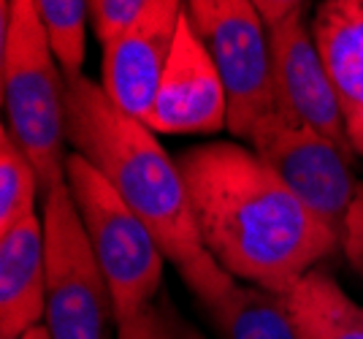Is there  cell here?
Returning <instances> with one entry per match:
<instances>
[{
  "label": "cell",
  "mask_w": 363,
  "mask_h": 339,
  "mask_svg": "<svg viewBox=\"0 0 363 339\" xmlns=\"http://www.w3.org/2000/svg\"><path fill=\"white\" fill-rule=\"evenodd\" d=\"M203 247L242 282L285 293L339 245L255 150L212 141L179 155Z\"/></svg>",
  "instance_id": "obj_1"
},
{
  "label": "cell",
  "mask_w": 363,
  "mask_h": 339,
  "mask_svg": "<svg viewBox=\"0 0 363 339\" xmlns=\"http://www.w3.org/2000/svg\"><path fill=\"white\" fill-rule=\"evenodd\" d=\"M65 111L74 150L90 160L120 199L150 226L160 250L179 269L198 301L223 291L233 274H228L203 247L179 163L168 157L155 130L122 111L106 90L84 74L68 79Z\"/></svg>",
  "instance_id": "obj_2"
},
{
  "label": "cell",
  "mask_w": 363,
  "mask_h": 339,
  "mask_svg": "<svg viewBox=\"0 0 363 339\" xmlns=\"http://www.w3.org/2000/svg\"><path fill=\"white\" fill-rule=\"evenodd\" d=\"M0 79L6 128L33 160L44 199L52 187L68 182V79L33 0H11L9 22L0 28Z\"/></svg>",
  "instance_id": "obj_3"
},
{
  "label": "cell",
  "mask_w": 363,
  "mask_h": 339,
  "mask_svg": "<svg viewBox=\"0 0 363 339\" xmlns=\"http://www.w3.org/2000/svg\"><path fill=\"white\" fill-rule=\"evenodd\" d=\"M65 174L92 252L108 279L117 323L130 321L155 301L166 252L160 250L150 226L120 199V193L90 160L71 152Z\"/></svg>",
  "instance_id": "obj_4"
},
{
  "label": "cell",
  "mask_w": 363,
  "mask_h": 339,
  "mask_svg": "<svg viewBox=\"0 0 363 339\" xmlns=\"http://www.w3.org/2000/svg\"><path fill=\"white\" fill-rule=\"evenodd\" d=\"M46 239V315L52 339H111L117 323L108 279L95 258L68 182L41 206Z\"/></svg>",
  "instance_id": "obj_5"
},
{
  "label": "cell",
  "mask_w": 363,
  "mask_h": 339,
  "mask_svg": "<svg viewBox=\"0 0 363 339\" xmlns=\"http://www.w3.org/2000/svg\"><path fill=\"white\" fill-rule=\"evenodd\" d=\"M184 9L225 84L228 128L250 141L274 111L269 28L252 0H187Z\"/></svg>",
  "instance_id": "obj_6"
},
{
  "label": "cell",
  "mask_w": 363,
  "mask_h": 339,
  "mask_svg": "<svg viewBox=\"0 0 363 339\" xmlns=\"http://www.w3.org/2000/svg\"><path fill=\"white\" fill-rule=\"evenodd\" d=\"M250 141L257 157L309 206V212L331 231L342 233L358 187L350 171V152L312 128L285 120L277 109L257 123Z\"/></svg>",
  "instance_id": "obj_7"
},
{
  "label": "cell",
  "mask_w": 363,
  "mask_h": 339,
  "mask_svg": "<svg viewBox=\"0 0 363 339\" xmlns=\"http://www.w3.org/2000/svg\"><path fill=\"white\" fill-rule=\"evenodd\" d=\"M269 49L277 114L290 123L312 128L315 133L339 144L345 152H355L350 144L339 95L333 90L312 28H306L303 9L269 28Z\"/></svg>",
  "instance_id": "obj_8"
},
{
  "label": "cell",
  "mask_w": 363,
  "mask_h": 339,
  "mask_svg": "<svg viewBox=\"0 0 363 339\" xmlns=\"http://www.w3.org/2000/svg\"><path fill=\"white\" fill-rule=\"evenodd\" d=\"M144 125L155 133H217L228 125V93L212 55L187 16L179 19L177 41L152 98Z\"/></svg>",
  "instance_id": "obj_9"
},
{
  "label": "cell",
  "mask_w": 363,
  "mask_h": 339,
  "mask_svg": "<svg viewBox=\"0 0 363 339\" xmlns=\"http://www.w3.org/2000/svg\"><path fill=\"white\" fill-rule=\"evenodd\" d=\"M187 0H152L147 11L104 44L101 87L128 114L144 120L157 93Z\"/></svg>",
  "instance_id": "obj_10"
},
{
  "label": "cell",
  "mask_w": 363,
  "mask_h": 339,
  "mask_svg": "<svg viewBox=\"0 0 363 339\" xmlns=\"http://www.w3.org/2000/svg\"><path fill=\"white\" fill-rule=\"evenodd\" d=\"M46 315V239L38 212L0 231V339H22Z\"/></svg>",
  "instance_id": "obj_11"
},
{
  "label": "cell",
  "mask_w": 363,
  "mask_h": 339,
  "mask_svg": "<svg viewBox=\"0 0 363 339\" xmlns=\"http://www.w3.org/2000/svg\"><path fill=\"white\" fill-rule=\"evenodd\" d=\"M312 35L339 95L350 144L363 155V0H323Z\"/></svg>",
  "instance_id": "obj_12"
},
{
  "label": "cell",
  "mask_w": 363,
  "mask_h": 339,
  "mask_svg": "<svg viewBox=\"0 0 363 339\" xmlns=\"http://www.w3.org/2000/svg\"><path fill=\"white\" fill-rule=\"evenodd\" d=\"M201 304L220 339H298L288 299L252 282L233 277Z\"/></svg>",
  "instance_id": "obj_13"
},
{
  "label": "cell",
  "mask_w": 363,
  "mask_h": 339,
  "mask_svg": "<svg viewBox=\"0 0 363 339\" xmlns=\"http://www.w3.org/2000/svg\"><path fill=\"white\" fill-rule=\"evenodd\" d=\"M285 299L298 339H363V307L328 274L312 269Z\"/></svg>",
  "instance_id": "obj_14"
},
{
  "label": "cell",
  "mask_w": 363,
  "mask_h": 339,
  "mask_svg": "<svg viewBox=\"0 0 363 339\" xmlns=\"http://www.w3.org/2000/svg\"><path fill=\"white\" fill-rule=\"evenodd\" d=\"M41 196L38 171L28 152L19 147L11 130H0V231L35 215V199Z\"/></svg>",
  "instance_id": "obj_15"
},
{
  "label": "cell",
  "mask_w": 363,
  "mask_h": 339,
  "mask_svg": "<svg viewBox=\"0 0 363 339\" xmlns=\"http://www.w3.org/2000/svg\"><path fill=\"white\" fill-rule=\"evenodd\" d=\"M65 79L82 77L90 0H33Z\"/></svg>",
  "instance_id": "obj_16"
},
{
  "label": "cell",
  "mask_w": 363,
  "mask_h": 339,
  "mask_svg": "<svg viewBox=\"0 0 363 339\" xmlns=\"http://www.w3.org/2000/svg\"><path fill=\"white\" fill-rule=\"evenodd\" d=\"M150 3L152 0H90L92 30L101 38V44H108L128 25H133Z\"/></svg>",
  "instance_id": "obj_17"
},
{
  "label": "cell",
  "mask_w": 363,
  "mask_h": 339,
  "mask_svg": "<svg viewBox=\"0 0 363 339\" xmlns=\"http://www.w3.org/2000/svg\"><path fill=\"white\" fill-rule=\"evenodd\" d=\"M117 339H179V326L166 304L152 301L130 321L117 323Z\"/></svg>",
  "instance_id": "obj_18"
},
{
  "label": "cell",
  "mask_w": 363,
  "mask_h": 339,
  "mask_svg": "<svg viewBox=\"0 0 363 339\" xmlns=\"http://www.w3.org/2000/svg\"><path fill=\"white\" fill-rule=\"evenodd\" d=\"M339 245L347 263L363 277V185L355 187V196L345 217V226L339 233Z\"/></svg>",
  "instance_id": "obj_19"
},
{
  "label": "cell",
  "mask_w": 363,
  "mask_h": 339,
  "mask_svg": "<svg viewBox=\"0 0 363 339\" xmlns=\"http://www.w3.org/2000/svg\"><path fill=\"white\" fill-rule=\"evenodd\" d=\"M252 3H255V9L263 16L266 28L279 25L285 16H290L293 11H298V9L306 6V0H252Z\"/></svg>",
  "instance_id": "obj_20"
},
{
  "label": "cell",
  "mask_w": 363,
  "mask_h": 339,
  "mask_svg": "<svg viewBox=\"0 0 363 339\" xmlns=\"http://www.w3.org/2000/svg\"><path fill=\"white\" fill-rule=\"evenodd\" d=\"M179 339H206L198 328L193 326H179Z\"/></svg>",
  "instance_id": "obj_21"
},
{
  "label": "cell",
  "mask_w": 363,
  "mask_h": 339,
  "mask_svg": "<svg viewBox=\"0 0 363 339\" xmlns=\"http://www.w3.org/2000/svg\"><path fill=\"white\" fill-rule=\"evenodd\" d=\"M22 339H52V337H49V331H46V326L41 323V326H35L33 331H28V334H25V337H22Z\"/></svg>",
  "instance_id": "obj_22"
}]
</instances>
